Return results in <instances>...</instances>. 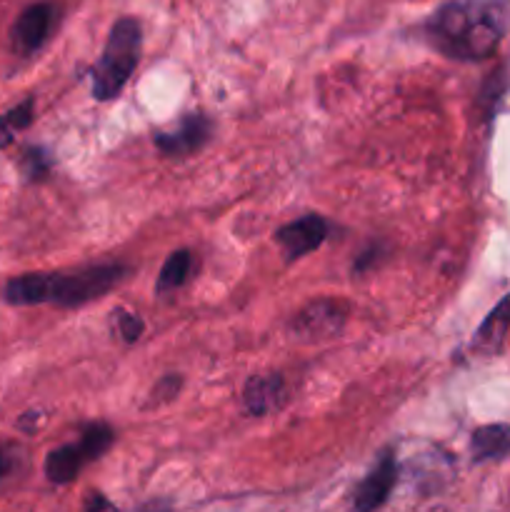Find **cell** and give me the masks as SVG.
<instances>
[{
  "mask_svg": "<svg viewBox=\"0 0 510 512\" xmlns=\"http://www.w3.org/2000/svg\"><path fill=\"white\" fill-rule=\"evenodd\" d=\"M130 275L133 268L120 263L83 265V268L55 270V273H25L5 285L3 298L10 305L50 303L58 308H83L118 288Z\"/></svg>",
  "mask_w": 510,
  "mask_h": 512,
  "instance_id": "cell-1",
  "label": "cell"
},
{
  "mask_svg": "<svg viewBox=\"0 0 510 512\" xmlns=\"http://www.w3.org/2000/svg\"><path fill=\"white\" fill-rule=\"evenodd\" d=\"M503 33L498 8L485 3H445L423 23V38L430 48L460 63L488 60L498 50Z\"/></svg>",
  "mask_w": 510,
  "mask_h": 512,
  "instance_id": "cell-2",
  "label": "cell"
},
{
  "mask_svg": "<svg viewBox=\"0 0 510 512\" xmlns=\"http://www.w3.org/2000/svg\"><path fill=\"white\" fill-rule=\"evenodd\" d=\"M140 53H143V25L133 15H123L110 28L100 60L90 73L93 98L100 103L118 98L138 68Z\"/></svg>",
  "mask_w": 510,
  "mask_h": 512,
  "instance_id": "cell-3",
  "label": "cell"
},
{
  "mask_svg": "<svg viewBox=\"0 0 510 512\" xmlns=\"http://www.w3.org/2000/svg\"><path fill=\"white\" fill-rule=\"evenodd\" d=\"M115 443V430L108 423H88L80 428V438L75 443L60 445L50 450L45 458V478L53 485H70L85 465L103 458Z\"/></svg>",
  "mask_w": 510,
  "mask_h": 512,
  "instance_id": "cell-4",
  "label": "cell"
},
{
  "mask_svg": "<svg viewBox=\"0 0 510 512\" xmlns=\"http://www.w3.org/2000/svg\"><path fill=\"white\" fill-rule=\"evenodd\" d=\"M350 305L340 298H320L305 305L295 318L290 320V335L303 343H323L343 333L348 320Z\"/></svg>",
  "mask_w": 510,
  "mask_h": 512,
  "instance_id": "cell-5",
  "label": "cell"
},
{
  "mask_svg": "<svg viewBox=\"0 0 510 512\" xmlns=\"http://www.w3.org/2000/svg\"><path fill=\"white\" fill-rule=\"evenodd\" d=\"M398 483V458L395 448H383L375 458V465L368 470L363 480L355 485L350 498V512H375L385 505Z\"/></svg>",
  "mask_w": 510,
  "mask_h": 512,
  "instance_id": "cell-6",
  "label": "cell"
},
{
  "mask_svg": "<svg viewBox=\"0 0 510 512\" xmlns=\"http://www.w3.org/2000/svg\"><path fill=\"white\" fill-rule=\"evenodd\" d=\"M213 138V120L205 113H190L180 118V123L170 130H158L153 135L155 148L168 158H188Z\"/></svg>",
  "mask_w": 510,
  "mask_h": 512,
  "instance_id": "cell-7",
  "label": "cell"
},
{
  "mask_svg": "<svg viewBox=\"0 0 510 512\" xmlns=\"http://www.w3.org/2000/svg\"><path fill=\"white\" fill-rule=\"evenodd\" d=\"M58 23V8L50 3L28 5L10 28V45L18 55H33L45 45Z\"/></svg>",
  "mask_w": 510,
  "mask_h": 512,
  "instance_id": "cell-8",
  "label": "cell"
},
{
  "mask_svg": "<svg viewBox=\"0 0 510 512\" xmlns=\"http://www.w3.org/2000/svg\"><path fill=\"white\" fill-rule=\"evenodd\" d=\"M330 235V223L323 215L308 213L303 218L293 220V223H285L275 230V243L285 250V260L293 263L300 260L303 255L313 253L320 245L325 243V238Z\"/></svg>",
  "mask_w": 510,
  "mask_h": 512,
  "instance_id": "cell-9",
  "label": "cell"
},
{
  "mask_svg": "<svg viewBox=\"0 0 510 512\" xmlns=\"http://www.w3.org/2000/svg\"><path fill=\"white\" fill-rule=\"evenodd\" d=\"M288 400V388L280 373H260L248 378L243 388V405L253 418H265V415L280 410Z\"/></svg>",
  "mask_w": 510,
  "mask_h": 512,
  "instance_id": "cell-10",
  "label": "cell"
},
{
  "mask_svg": "<svg viewBox=\"0 0 510 512\" xmlns=\"http://www.w3.org/2000/svg\"><path fill=\"white\" fill-rule=\"evenodd\" d=\"M510 455V425H483L470 435V458L473 463H493Z\"/></svg>",
  "mask_w": 510,
  "mask_h": 512,
  "instance_id": "cell-11",
  "label": "cell"
},
{
  "mask_svg": "<svg viewBox=\"0 0 510 512\" xmlns=\"http://www.w3.org/2000/svg\"><path fill=\"white\" fill-rule=\"evenodd\" d=\"M510 330V295H505L498 305L488 313V318L480 323L473 335V348L480 353H498L505 343V335Z\"/></svg>",
  "mask_w": 510,
  "mask_h": 512,
  "instance_id": "cell-12",
  "label": "cell"
},
{
  "mask_svg": "<svg viewBox=\"0 0 510 512\" xmlns=\"http://www.w3.org/2000/svg\"><path fill=\"white\" fill-rule=\"evenodd\" d=\"M190 273H193V253L190 250H175L168 255V260L160 268L158 280H155V293L168 295L173 290L183 288L188 283Z\"/></svg>",
  "mask_w": 510,
  "mask_h": 512,
  "instance_id": "cell-13",
  "label": "cell"
},
{
  "mask_svg": "<svg viewBox=\"0 0 510 512\" xmlns=\"http://www.w3.org/2000/svg\"><path fill=\"white\" fill-rule=\"evenodd\" d=\"M33 110H35V100L25 98L23 103L15 105L13 110L0 115V148L13 143L15 133H18V130H25L30 123H33Z\"/></svg>",
  "mask_w": 510,
  "mask_h": 512,
  "instance_id": "cell-14",
  "label": "cell"
},
{
  "mask_svg": "<svg viewBox=\"0 0 510 512\" xmlns=\"http://www.w3.org/2000/svg\"><path fill=\"white\" fill-rule=\"evenodd\" d=\"M50 168H53V158H50V153L45 148L33 145V148H28L23 153V170L28 180H43L50 173Z\"/></svg>",
  "mask_w": 510,
  "mask_h": 512,
  "instance_id": "cell-15",
  "label": "cell"
},
{
  "mask_svg": "<svg viewBox=\"0 0 510 512\" xmlns=\"http://www.w3.org/2000/svg\"><path fill=\"white\" fill-rule=\"evenodd\" d=\"M113 320H115V325H118V335L125 340V343L128 345L138 343L140 335H143V330H145V323L138 318V315L128 313V310L120 308L113 313Z\"/></svg>",
  "mask_w": 510,
  "mask_h": 512,
  "instance_id": "cell-16",
  "label": "cell"
},
{
  "mask_svg": "<svg viewBox=\"0 0 510 512\" xmlns=\"http://www.w3.org/2000/svg\"><path fill=\"white\" fill-rule=\"evenodd\" d=\"M180 385H183V380H180L178 375H165V378L158 380L155 388L150 390V400H153L155 405L170 403V400H175V395L180 393Z\"/></svg>",
  "mask_w": 510,
  "mask_h": 512,
  "instance_id": "cell-17",
  "label": "cell"
},
{
  "mask_svg": "<svg viewBox=\"0 0 510 512\" xmlns=\"http://www.w3.org/2000/svg\"><path fill=\"white\" fill-rule=\"evenodd\" d=\"M20 448L18 445H0V483L18 468Z\"/></svg>",
  "mask_w": 510,
  "mask_h": 512,
  "instance_id": "cell-18",
  "label": "cell"
},
{
  "mask_svg": "<svg viewBox=\"0 0 510 512\" xmlns=\"http://www.w3.org/2000/svg\"><path fill=\"white\" fill-rule=\"evenodd\" d=\"M85 512H120V510L115 508L103 493H90L88 498H85Z\"/></svg>",
  "mask_w": 510,
  "mask_h": 512,
  "instance_id": "cell-19",
  "label": "cell"
},
{
  "mask_svg": "<svg viewBox=\"0 0 510 512\" xmlns=\"http://www.w3.org/2000/svg\"><path fill=\"white\" fill-rule=\"evenodd\" d=\"M378 248H380V245H370V248L365 250V253H360L358 258H355V265H353L355 273H365V270L373 268L375 260L380 258V255H378Z\"/></svg>",
  "mask_w": 510,
  "mask_h": 512,
  "instance_id": "cell-20",
  "label": "cell"
},
{
  "mask_svg": "<svg viewBox=\"0 0 510 512\" xmlns=\"http://www.w3.org/2000/svg\"><path fill=\"white\" fill-rule=\"evenodd\" d=\"M138 512H173L170 503H163V500H153V503L143 505Z\"/></svg>",
  "mask_w": 510,
  "mask_h": 512,
  "instance_id": "cell-21",
  "label": "cell"
}]
</instances>
